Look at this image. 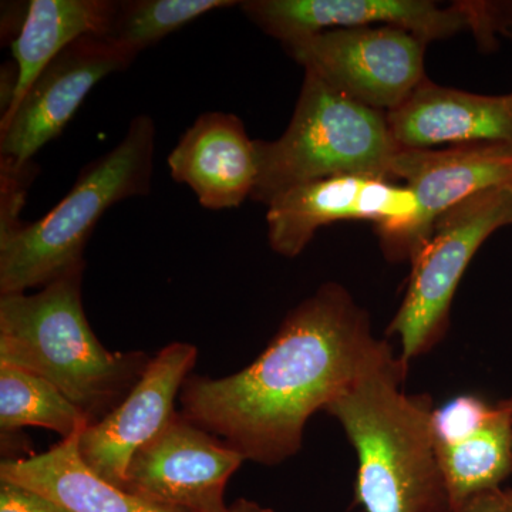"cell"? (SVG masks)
Segmentation results:
<instances>
[{"label":"cell","instance_id":"obj_5","mask_svg":"<svg viewBox=\"0 0 512 512\" xmlns=\"http://www.w3.org/2000/svg\"><path fill=\"white\" fill-rule=\"evenodd\" d=\"M255 143L259 175L251 200L265 205L293 187L338 175L393 181L403 148L386 113L349 99L309 72L285 133Z\"/></svg>","mask_w":512,"mask_h":512},{"label":"cell","instance_id":"obj_19","mask_svg":"<svg viewBox=\"0 0 512 512\" xmlns=\"http://www.w3.org/2000/svg\"><path fill=\"white\" fill-rule=\"evenodd\" d=\"M23 427L55 431L62 440L82 436L90 421L43 377L0 365V431L18 434Z\"/></svg>","mask_w":512,"mask_h":512},{"label":"cell","instance_id":"obj_9","mask_svg":"<svg viewBox=\"0 0 512 512\" xmlns=\"http://www.w3.org/2000/svg\"><path fill=\"white\" fill-rule=\"evenodd\" d=\"M245 458L177 412L128 464L123 490L190 512H229L225 488Z\"/></svg>","mask_w":512,"mask_h":512},{"label":"cell","instance_id":"obj_23","mask_svg":"<svg viewBox=\"0 0 512 512\" xmlns=\"http://www.w3.org/2000/svg\"><path fill=\"white\" fill-rule=\"evenodd\" d=\"M0 512L70 511L37 491L9 481H0Z\"/></svg>","mask_w":512,"mask_h":512},{"label":"cell","instance_id":"obj_15","mask_svg":"<svg viewBox=\"0 0 512 512\" xmlns=\"http://www.w3.org/2000/svg\"><path fill=\"white\" fill-rule=\"evenodd\" d=\"M387 120L403 148L512 144V92L468 93L427 79Z\"/></svg>","mask_w":512,"mask_h":512},{"label":"cell","instance_id":"obj_4","mask_svg":"<svg viewBox=\"0 0 512 512\" xmlns=\"http://www.w3.org/2000/svg\"><path fill=\"white\" fill-rule=\"evenodd\" d=\"M156 137V121L147 114L134 117L123 140L87 164L55 208L0 237V295L43 288L86 264L84 249L101 217L150 192Z\"/></svg>","mask_w":512,"mask_h":512},{"label":"cell","instance_id":"obj_22","mask_svg":"<svg viewBox=\"0 0 512 512\" xmlns=\"http://www.w3.org/2000/svg\"><path fill=\"white\" fill-rule=\"evenodd\" d=\"M461 3L466 9L468 30L484 50L495 49L498 37L512 39V0Z\"/></svg>","mask_w":512,"mask_h":512},{"label":"cell","instance_id":"obj_1","mask_svg":"<svg viewBox=\"0 0 512 512\" xmlns=\"http://www.w3.org/2000/svg\"><path fill=\"white\" fill-rule=\"evenodd\" d=\"M397 355L352 293L326 282L285 316L245 369L188 377L180 412L245 461L279 466L302 450L313 414Z\"/></svg>","mask_w":512,"mask_h":512},{"label":"cell","instance_id":"obj_12","mask_svg":"<svg viewBox=\"0 0 512 512\" xmlns=\"http://www.w3.org/2000/svg\"><path fill=\"white\" fill-rule=\"evenodd\" d=\"M244 15L282 45L336 29L389 26L429 43L468 30L463 3L429 0H245Z\"/></svg>","mask_w":512,"mask_h":512},{"label":"cell","instance_id":"obj_2","mask_svg":"<svg viewBox=\"0 0 512 512\" xmlns=\"http://www.w3.org/2000/svg\"><path fill=\"white\" fill-rule=\"evenodd\" d=\"M409 366L394 356L330 403L355 448V500L366 512H451L434 444L429 394L404 392Z\"/></svg>","mask_w":512,"mask_h":512},{"label":"cell","instance_id":"obj_10","mask_svg":"<svg viewBox=\"0 0 512 512\" xmlns=\"http://www.w3.org/2000/svg\"><path fill=\"white\" fill-rule=\"evenodd\" d=\"M136 57L109 36H84L66 47L37 77L18 109L0 120V157L32 163L37 151L63 133L94 87L127 70Z\"/></svg>","mask_w":512,"mask_h":512},{"label":"cell","instance_id":"obj_8","mask_svg":"<svg viewBox=\"0 0 512 512\" xmlns=\"http://www.w3.org/2000/svg\"><path fill=\"white\" fill-rule=\"evenodd\" d=\"M427 43L407 30L389 26L336 29L285 45L305 72L336 92L392 113L426 82Z\"/></svg>","mask_w":512,"mask_h":512},{"label":"cell","instance_id":"obj_6","mask_svg":"<svg viewBox=\"0 0 512 512\" xmlns=\"http://www.w3.org/2000/svg\"><path fill=\"white\" fill-rule=\"evenodd\" d=\"M512 225V184L467 198L434 222L426 244L412 259L402 305L387 328L399 339L400 359L427 355L446 338L451 305L468 265L498 229Z\"/></svg>","mask_w":512,"mask_h":512},{"label":"cell","instance_id":"obj_26","mask_svg":"<svg viewBox=\"0 0 512 512\" xmlns=\"http://www.w3.org/2000/svg\"><path fill=\"white\" fill-rule=\"evenodd\" d=\"M500 404L512 416V396L508 397V399L501 400Z\"/></svg>","mask_w":512,"mask_h":512},{"label":"cell","instance_id":"obj_25","mask_svg":"<svg viewBox=\"0 0 512 512\" xmlns=\"http://www.w3.org/2000/svg\"><path fill=\"white\" fill-rule=\"evenodd\" d=\"M229 512H275L272 508L256 503V501L247 500V498H238L234 504L229 505Z\"/></svg>","mask_w":512,"mask_h":512},{"label":"cell","instance_id":"obj_16","mask_svg":"<svg viewBox=\"0 0 512 512\" xmlns=\"http://www.w3.org/2000/svg\"><path fill=\"white\" fill-rule=\"evenodd\" d=\"M79 439L62 440L45 453L6 458L0 481L37 491L70 512H190L151 503L103 480L84 464Z\"/></svg>","mask_w":512,"mask_h":512},{"label":"cell","instance_id":"obj_24","mask_svg":"<svg viewBox=\"0 0 512 512\" xmlns=\"http://www.w3.org/2000/svg\"><path fill=\"white\" fill-rule=\"evenodd\" d=\"M456 512H512V488L485 491L460 505Z\"/></svg>","mask_w":512,"mask_h":512},{"label":"cell","instance_id":"obj_21","mask_svg":"<svg viewBox=\"0 0 512 512\" xmlns=\"http://www.w3.org/2000/svg\"><path fill=\"white\" fill-rule=\"evenodd\" d=\"M495 407L497 404L493 406L474 394H463L437 409L434 407L431 420L434 444L444 446L466 439L490 420Z\"/></svg>","mask_w":512,"mask_h":512},{"label":"cell","instance_id":"obj_11","mask_svg":"<svg viewBox=\"0 0 512 512\" xmlns=\"http://www.w3.org/2000/svg\"><path fill=\"white\" fill-rule=\"evenodd\" d=\"M197 359V346L187 342L170 343L151 357L126 399L83 431L79 453L84 464L103 480L123 487L134 453L158 436L177 414L175 403Z\"/></svg>","mask_w":512,"mask_h":512},{"label":"cell","instance_id":"obj_7","mask_svg":"<svg viewBox=\"0 0 512 512\" xmlns=\"http://www.w3.org/2000/svg\"><path fill=\"white\" fill-rule=\"evenodd\" d=\"M266 207L269 245L285 258L301 255L320 228L353 220L375 224L389 261H409L407 241L419 217L416 195L407 185L366 175H338L298 185Z\"/></svg>","mask_w":512,"mask_h":512},{"label":"cell","instance_id":"obj_3","mask_svg":"<svg viewBox=\"0 0 512 512\" xmlns=\"http://www.w3.org/2000/svg\"><path fill=\"white\" fill-rule=\"evenodd\" d=\"M84 271L74 266L36 293L0 295V365L55 384L93 426L126 399L151 357L101 345L83 309Z\"/></svg>","mask_w":512,"mask_h":512},{"label":"cell","instance_id":"obj_14","mask_svg":"<svg viewBox=\"0 0 512 512\" xmlns=\"http://www.w3.org/2000/svg\"><path fill=\"white\" fill-rule=\"evenodd\" d=\"M171 177L188 185L207 210L237 208L252 197L259 165L255 140L238 116L201 114L168 157Z\"/></svg>","mask_w":512,"mask_h":512},{"label":"cell","instance_id":"obj_13","mask_svg":"<svg viewBox=\"0 0 512 512\" xmlns=\"http://www.w3.org/2000/svg\"><path fill=\"white\" fill-rule=\"evenodd\" d=\"M393 175L406 183L419 204V217L407 241V258L412 262L444 212L478 192L512 184V144L402 148Z\"/></svg>","mask_w":512,"mask_h":512},{"label":"cell","instance_id":"obj_18","mask_svg":"<svg viewBox=\"0 0 512 512\" xmlns=\"http://www.w3.org/2000/svg\"><path fill=\"white\" fill-rule=\"evenodd\" d=\"M451 512L470 498L501 487L512 474V416L500 403L481 429L436 446Z\"/></svg>","mask_w":512,"mask_h":512},{"label":"cell","instance_id":"obj_17","mask_svg":"<svg viewBox=\"0 0 512 512\" xmlns=\"http://www.w3.org/2000/svg\"><path fill=\"white\" fill-rule=\"evenodd\" d=\"M119 10L111 0H32L13 42L15 86L2 120L9 117L43 70L84 36H106Z\"/></svg>","mask_w":512,"mask_h":512},{"label":"cell","instance_id":"obj_20","mask_svg":"<svg viewBox=\"0 0 512 512\" xmlns=\"http://www.w3.org/2000/svg\"><path fill=\"white\" fill-rule=\"evenodd\" d=\"M232 0H128L119 2L106 36L140 55L148 47L214 10L232 8Z\"/></svg>","mask_w":512,"mask_h":512}]
</instances>
